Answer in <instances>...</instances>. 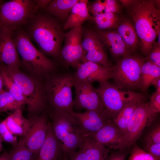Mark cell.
I'll return each instance as SVG.
<instances>
[{
  "label": "cell",
  "instance_id": "26",
  "mask_svg": "<svg viewBox=\"0 0 160 160\" xmlns=\"http://www.w3.org/2000/svg\"><path fill=\"white\" fill-rule=\"evenodd\" d=\"M121 16L117 14L104 12L95 16H91L88 21L93 25L94 27L92 28L95 30L116 29Z\"/></svg>",
  "mask_w": 160,
  "mask_h": 160
},
{
  "label": "cell",
  "instance_id": "29",
  "mask_svg": "<svg viewBox=\"0 0 160 160\" xmlns=\"http://www.w3.org/2000/svg\"><path fill=\"white\" fill-rule=\"evenodd\" d=\"M10 160H36L37 156L19 141L9 152Z\"/></svg>",
  "mask_w": 160,
  "mask_h": 160
},
{
  "label": "cell",
  "instance_id": "2",
  "mask_svg": "<svg viewBox=\"0 0 160 160\" xmlns=\"http://www.w3.org/2000/svg\"><path fill=\"white\" fill-rule=\"evenodd\" d=\"M45 55L59 60L65 33L61 22L41 10L22 27Z\"/></svg>",
  "mask_w": 160,
  "mask_h": 160
},
{
  "label": "cell",
  "instance_id": "36",
  "mask_svg": "<svg viewBox=\"0 0 160 160\" xmlns=\"http://www.w3.org/2000/svg\"><path fill=\"white\" fill-rule=\"evenodd\" d=\"M87 6L88 11L91 16L104 12L105 6L101 0H97L92 2L88 1Z\"/></svg>",
  "mask_w": 160,
  "mask_h": 160
},
{
  "label": "cell",
  "instance_id": "7",
  "mask_svg": "<svg viewBox=\"0 0 160 160\" xmlns=\"http://www.w3.org/2000/svg\"><path fill=\"white\" fill-rule=\"evenodd\" d=\"M146 60V57L137 53L116 60L112 77L115 85L121 89L142 91L141 69Z\"/></svg>",
  "mask_w": 160,
  "mask_h": 160
},
{
  "label": "cell",
  "instance_id": "24",
  "mask_svg": "<svg viewBox=\"0 0 160 160\" xmlns=\"http://www.w3.org/2000/svg\"><path fill=\"white\" fill-rule=\"evenodd\" d=\"M4 120L9 130L14 135L23 136L31 125L30 119L24 117L21 109L13 112Z\"/></svg>",
  "mask_w": 160,
  "mask_h": 160
},
{
  "label": "cell",
  "instance_id": "22",
  "mask_svg": "<svg viewBox=\"0 0 160 160\" xmlns=\"http://www.w3.org/2000/svg\"><path fill=\"white\" fill-rule=\"evenodd\" d=\"M87 0H79L72 8L70 14L63 26L64 30L81 26L89 20L91 15L89 13L87 4Z\"/></svg>",
  "mask_w": 160,
  "mask_h": 160
},
{
  "label": "cell",
  "instance_id": "37",
  "mask_svg": "<svg viewBox=\"0 0 160 160\" xmlns=\"http://www.w3.org/2000/svg\"><path fill=\"white\" fill-rule=\"evenodd\" d=\"M146 58L160 67V44L157 41L154 43L150 53Z\"/></svg>",
  "mask_w": 160,
  "mask_h": 160
},
{
  "label": "cell",
  "instance_id": "32",
  "mask_svg": "<svg viewBox=\"0 0 160 160\" xmlns=\"http://www.w3.org/2000/svg\"><path fill=\"white\" fill-rule=\"evenodd\" d=\"M128 160H160L135 144L131 151Z\"/></svg>",
  "mask_w": 160,
  "mask_h": 160
},
{
  "label": "cell",
  "instance_id": "13",
  "mask_svg": "<svg viewBox=\"0 0 160 160\" xmlns=\"http://www.w3.org/2000/svg\"><path fill=\"white\" fill-rule=\"evenodd\" d=\"M30 126L19 141L37 156L46 137L51 121L46 111L36 115L28 116Z\"/></svg>",
  "mask_w": 160,
  "mask_h": 160
},
{
  "label": "cell",
  "instance_id": "23",
  "mask_svg": "<svg viewBox=\"0 0 160 160\" xmlns=\"http://www.w3.org/2000/svg\"><path fill=\"white\" fill-rule=\"evenodd\" d=\"M79 0H53L40 9L55 17L60 22L66 21L74 5Z\"/></svg>",
  "mask_w": 160,
  "mask_h": 160
},
{
  "label": "cell",
  "instance_id": "35",
  "mask_svg": "<svg viewBox=\"0 0 160 160\" xmlns=\"http://www.w3.org/2000/svg\"><path fill=\"white\" fill-rule=\"evenodd\" d=\"M102 1L105 6L104 12L111 13L121 15L122 6L119 1L105 0Z\"/></svg>",
  "mask_w": 160,
  "mask_h": 160
},
{
  "label": "cell",
  "instance_id": "8",
  "mask_svg": "<svg viewBox=\"0 0 160 160\" xmlns=\"http://www.w3.org/2000/svg\"><path fill=\"white\" fill-rule=\"evenodd\" d=\"M95 90L112 119L129 103L145 101L147 97L143 92L120 88L108 81L100 84Z\"/></svg>",
  "mask_w": 160,
  "mask_h": 160
},
{
  "label": "cell",
  "instance_id": "17",
  "mask_svg": "<svg viewBox=\"0 0 160 160\" xmlns=\"http://www.w3.org/2000/svg\"><path fill=\"white\" fill-rule=\"evenodd\" d=\"M15 30L0 28V63L9 68L17 69L21 68V61L14 40Z\"/></svg>",
  "mask_w": 160,
  "mask_h": 160
},
{
  "label": "cell",
  "instance_id": "40",
  "mask_svg": "<svg viewBox=\"0 0 160 160\" xmlns=\"http://www.w3.org/2000/svg\"><path fill=\"white\" fill-rule=\"evenodd\" d=\"M144 150L154 157L160 159V143L153 144L145 147Z\"/></svg>",
  "mask_w": 160,
  "mask_h": 160
},
{
  "label": "cell",
  "instance_id": "45",
  "mask_svg": "<svg viewBox=\"0 0 160 160\" xmlns=\"http://www.w3.org/2000/svg\"><path fill=\"white\" fill-rule=\"evenodd\" d=\"M3 79L0 72V92L4 89Z\"/></svg>",
  "mask_w": 160,
  "mask_h": 160
},
{
  "label": "cell",
  "instance_id": "41",
  "mask_svg": "<svg viewBox=\"0 0 160 160\" xmlns=\"http://www.w3.org/2000/svg\"><path fill=\"white\" fill-rule=\"evenodd\" d=\"M68 160H87L86 155L82 147L73 153Z\"/></svg>",
  "mask_w": 160,
  "mask_h": 160
},
{
  "label": "cell",
  "instance_id": "4",
  "mask_svg": "<svg viewBox=\"0 0 160 160\" xmlns=\"http://www.w3.org/2000/svg\"><path fill=\"white\" fill-rule=\"evenodd\" d=\"M13 38L21 58V68L28 73L42 80L46 75L56 71V61L37 49L22 27L14 30Z\"/></svg>",
  "mask_w": 160,
  "mask_h": 160
},
{
  "label": "cell",
  "instance_id": "16",
  "mask_svg": "<svg viewBox=\"0 0 160 160\" xmlns=\"http://www.w3.org/2000/svg\"><path fill=\"white\" fill-rule=\"evenodd\" d=\"M113 67L91 61L83 62L76 68V71L74 73L75 83L92 84L97 81L100 84L108 81L112 78Z\"/></svg>",
  "mask_w": 160,
  "mask_h": 160
},
{
  "label": "cell",
  "instance_id": "46",
  "mask_svg": "<svg viewBox=\"0 0 160 160\" xmlns=\"http://www.w3.org/2000/svg\"><path fill=\"white\" fill-rule=\"evenodd\" d=\"M2 142V140H1V137L0 136V153L3 150V147L2 146V145L1 143Z\"/></svg>",
  "mask_w": 160,
  "mask_h": 160
},
{
  "label": "cell",
  "instance_id": "43",
  "mask_svg": "<svg viewBox=\"0 0 160 160\" xmlns=\"http://www.w3.org/2000/svg\"><path fill=\"white\" fill-rule=\"evenodd\" d=\"M152 85L155 87L156 91L160 92V77L158 78L153 82Z\"/></svg>",
  "mask_w": 160,
  "mask_h": 160
},
{
  "label": "cell",
  "instance_id": "25",
  "mask_svg": "<svg viewBox=\"0 0 160 160\" xmlns=\"http://www.w3.org/2000/svg\"><path fill=\"white\" fill-rule=\"evenodd\" d=\"M83 148L87 160H105L110 149L97 142L92 137L83 135Z\"/></svg>",
  "mask_w": 160,
  "mask_h": 160
},
{
  "label": "cell",
  "instance_id": "14",
  "mask_svg": "<svg viewBox=\"0 0 160 160\" xmlns=\"http://www.w3.org/2000/svg\"><path fill=\"white\" fill-rule=\"evenodd\" d=\"M74 87L75 96L73 108L88 111L108 112L92 83H75Z\"/></svg>",
  "mask_w": 160,
  "mask_h": 160
},
{
  "label": "cell",
  "instance_id": "12",
  "mask_svg": "<svg viewBox=\"0 0 160 160\" xmlns=\"http://www.w3.org/2000/svg\"><path fill=\"white\" fill-rule=\"evenodd\" d=\"M82 45L84 51L83 62L89 61L107 67L113 66L108 58L107 48L95 30L93 28L83 29Z\"/></svg>",
  "mask_w": 160,
  "mask_h": 160
},
{
  "label": "cell",
  "instance_id": "10",
  "mask_svg": "<svg viewBox=\"0 0 160 160\" xmlns=\"http://www.w3.org/2000/svg\"><path fill=\"white\" fill-rule=\"evenodd\" d=\"M158 113L150 106L148 102L138 103L123 134L122 142L119 150L127 151L132 146Z\"/></svg>",
  "mask_w": 160,
  "mask_h": 160
},
{
  "label": "cell",
  "instance_id": "11",
  "mask_svg": "<svg viewBox=\"0 0 160 160\" xmlns=\"http://www.w3.org/2000/svg\"><path fill=\"white\" fill-rule=\"evenodd\" d=\"M83 28L77 26L65 33L63 46L62 47L58 60L67 68H75L83 62L84 51L82 45Z\"/></svg>",
  "mask_w": 160,
  "mask_h": 160
},
{
  "label": "cell",
  "instance_id": "6",
  "mask_svg": "<svg viewBox=\"0 0 160 160\" xmlns=\"http://www.w3.org/2000/svg\"><path fill=\"white\" fill-rule=\"evenodd\" d=\"M3 65L28 102L29 116L39 114L47 111L46 100L42 80L20 69H11Z\"/></svg>",
  "mask_w": 160,
  "mask_h": 160
},
{
  "label": "cell",
  "instance_id": "9",
  "mask_svg": "<svg viewBox=\"0 0 160 160\" xmlns=\"http://www.w3.org/2000/svg\"><path fill=\"white\" fill-rule=\"evenodd\" d=\"M39 10L35 0H12L0 6V28L15 29L27 23Z\"/></svg>",
  "mask_w": 160,
  "mask_h": 160
},
{
  "label": "cell",
  "instance_id": "33",
  "mask_svg": "<svg viewBox=\"0 0 160 160\" xmlns=\"http://www.w3.org/2000/svg\"><path fill=\"white\" fill-rule=\"evenodd\" d=\"M145 148L152 144L160 143V125L158 123L153 127L146 136Z\"/></svg>",
  "mask_w": 160,
  "mask_h": 160
},
{
  "label": "cell",
  "instance_id": "39",
  "mask_svg": "<svg viewBox=\"0 0 160 160\" xmlns=\"http://www.w3.org/2000/svg\"><path fill=\"white\" fill-rule=\"evenodd\" d=\"M127 154V151H113L110 153L105 160H125Z\"/></svg>",
  "mask_w": 160,
  "mask_h": 160
},
{
  "label": "cell",
  "instance_id": "15",
  "mask_svg": "<svg viewBox=\"0 0 160 160\" xmlns=\"http://www.w3.org/2000/svg\"><path fill=\"white\" fill-rule=\"evenodd\" d=\"M71 115L83 135L90 136L101 128L112 121L108 112L86 111L83 113L73 111Z\"/></svg>",
  "mask_w": 160,
  "mask_h": 160
},
{
  "label": "cell",
  "instance_id": "19",
  "mask_svg": "<svg viewBox=\"0 0 160 160\" xmlns=\"http://www.w3.org/2000/svg\"><path fill=\"white\" fill-rule=\"evenodd\" d=\"M89 136L92 137L97 143L109 149L118 150L123 139L122 135L112 121Z\"/></svg>",
  "mask_w": 160,
  "mask_h": 160
},
{
  "label": "cell",
  "instance_id": "28",
  "mask_svg": "<svg viewBox=\"0 0 160 160\" xmlns=\"http://www.w3.org/2000/svg\"><path fill=\"white\" fill-rule=\"evenodd\" d=\"M144 101H145L137 100L129 103L112 119V122L123 136L136 107L139 103Z\"/></svg>",
  "mask_w": 160,
  "mask_h": 160
},
{
  "label": "cell",
  "instance_id": "20",
  "mask_svg": "<svg viewBox=\"0 0 160 160\" xmlns=\"http://www.w3.org/2000/svg\"><path fill=\"white\" fill-rule=\"evenodd\" d=\"M116 30L132 54L140 50V43L134 24L127 15L121 16Z\"/></svg>",
  "mask_w": 160,
  "mask_h": 160
},
{
  "label": "cell",
  "instance_id": "38",
  "mask_svg": "<svg viewBox=\"0 0 160 160\" xmlns=\"http://www.w3.org/2000/svg\"><path fill=\"white\" fill-rule=\"evenodd\" d=\"M150 106L158 113L160 112V92H156L151 96L148 101Z\"/></svg>",
  "mask_w": 160,
  "mask_h": 160
},
{
  "label": "cell",
  "instance_id": "1",
  "mask_svg": "<svg viewBox=\"0 0 160 160\" xmlns=\"http://www.w3.org/2000/svg\"><path fill=\"white\" fill-rule=\"evenodd\" d=\"M119 1L134 24L140 43L139 51L146 57L157 37L160 44V1Z\"/></svg>",
  "mask_w": 160,
  "mask_h": 160
},
{
  "label": "cell",
  "instance_id": "30",
  "mask_svg": "<svg viewBox=\"0 0 160 160\" xmlns=\"http://www.w3.org/2000/svg\"><path fill=\"white\" fill-rule=\"evenodd\" d=\"M22 106L5 89H4L0 92V113L9 111L14 112L21 109Z\"/></svg>",
  "mask_w": 160,
  "mask_h": 160
},
{
  "label": "cell",
  "instance_id": "44",
  "mask_svg": "<svg viewBox=\"0 0 160 160\" xmlns=\"http://www.w3.org/2000/svg\"><path fill=\"white\" fill-rule=\"evenodd\" d=\"M0 160H10L9 152L4 151L0 154Z\"/></svg>",
  "mask_w": 160,
  "mask_h": 160
},
{
  "label": "cell",
  "instance_id": "5",
  "mask_svg": "<svg viewBox=\"0 0 160 160\" xmlns=\"http://www.w3.org/2000/svg\"><path fill=\"white\" fill-rule=\"evenodd\" d=\"M55 137L61 149L63 160L82 146L83 135L70 114L48 113Z\"/></svg>",
  "mask_w": 160,
  "mask_h": 160
},
{
  "label": "cell",
  "instance_id": "3",
  "mask_svg": "<svg viewBox=\"0 0 160 160\" xmlns=\"http://www.w3.org/2000/svg\"><path fill=\"white\" fill-rule=\"evenodd\" d=\"M48 113L70 114L73 111L72 88L75 80L74 73L55 71L42 79Z\"/></svg>",
  "mask_w": 160,
  "mask_h": 160
},
{
  "label": "cell",
  "instance_id": "21",
  "mask_svg": "<svg viewBox=\"0 0 160 160\" xmlns=\"http://www.w3.org/2000/svg\"><path fill=\"white\" fill-rule=\"evenodd\" d=\"M36 160H63V152L55 135L51 123Z\"/></svg>",
  "mask_w": 160,
  "mask_h": 160
},
{
  "label": "cell",
  "instance_id": "27",
  "mask_svg": "<svg viewBox=\"0 0 160 160\" xmlns=\"http://www.w3.org/2000/svg\"><path fill=\"white\" fill-rule=\"evenodd\" d=\"M0 72L2 76L4 87L21 106L28 105V102L20 88L6 71L3 64L0 63Z\"/></svg>",
  "mask_w": 160,
  "mask_h": 160
},
{
  "label": "cell",
  "instance_id": "18",
  "mask_svg": "<svg viewBox=\"0 0 160 160\" xmlns=\"http://www.w3.org/2000/svg\"><path fill=\"white\" fill-rule=\"evenodd\" d=\"M95 30L101 36L112 57L116 60L132 54L116 29Z\"/></svg>",
  "mask_w": 160,
  "mask_h": 160
},
{
  "label": "cell",
  "instance_id": "42",
  "mask_svg": "<svg viewBox=\"0 0 160 160\" xmlns=\"http://www.w3.org/2000/svg\"><path fill=\"white\" fill-rule=\"evenodd\" d=\"M51 0H35L36 6L39 10L43 9L51 1Z\"/></svg>",
  "mask_w": 160,
  "mask_h": 160
},
{
  "label": "cell",
  "instance_id": "31",
  "mask_svg": "<svg viewBox=\"0 0 160 160\" xmlns=\"http://www.w3.org/2000/svg\"><path fill=\"white\" fill-rule=\"evenodd\" d=\"M160 77V67L154 63L151 68L147 70L142 76V90L146 91L153 82Z\"/></svg>",
  "mask_w": 160,
  "mask_h": 160
},
{
  "label": "cell",
  "instance_id": "34",
  "mask_svg": "<svg viewBox=\"0 0 160 160\" xmlns=\"http://www.w3.org/2000/svg\"><path fill=\"white\" fill-rule=\"evenodd\" d=\"M0 136L2 141L15 145L17 142V138L9 130L7 127L4 119L0 123Z\"/></svg>",
  "mask_w": 160,
  "mask_h": 160
}]
</instances>
